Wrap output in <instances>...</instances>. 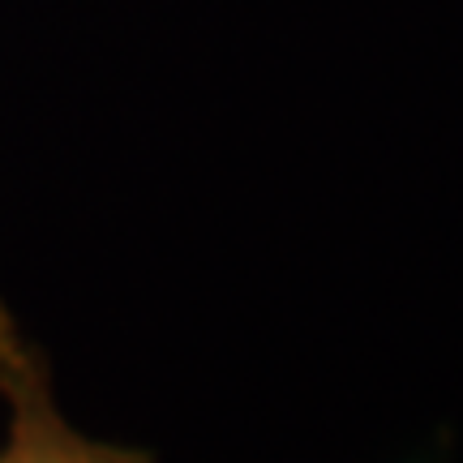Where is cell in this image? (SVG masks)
Returning a JSON list of instances; mask_svg holds the SVG:
<instances>
[{"mask_svg":"<svg viewBox=\"0 0 463 463\" xmlns=\"http://www.w3.org/2000/svg\"><path fill=\"white\" fill-rule=\"evenodd\" d=\"M0 399L9 408L0 463H155L150 450L95 442L69 425L52 391V361L17 326L5 300H0Z\"/></svg>","mask_w":463,"mask_h":463,"instance_id":"1","label":"cell"}]
</instances>
